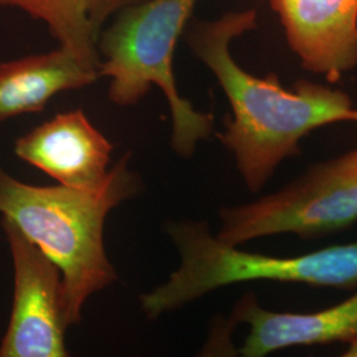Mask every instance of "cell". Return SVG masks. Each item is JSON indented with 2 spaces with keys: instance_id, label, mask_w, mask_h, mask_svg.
Segmentation results:
<instances>
[{
  "instance_id": "cell-7",
  "label": "cell",
  "mask_w": 357,
  "mask_h": 357,
  "mask_svg": "<svg viewBox=\"0 0 357 357\" xmlns=\"http://www.w3.org/2000/svg\"><path fill=\"white\" fill-rule=\"evenodd\" d=\"M113 143L84 110L56 114L15 142V153L59 184L98 190L110 174Z\"/></svg>"
},
{
  "instance_id": "cell-1",
  "label": "cell",
  "mask_w": 357,
  "mask_h": 357,
  "mask_svg": "<svg viewBox=\"0 0 357 357\" xmlns=\"http://www.w3.org/2000/svg\"><path fill=\"white\" fill-rule=\"evenodd\" d=\"M255 10L222 15L187 31L193 54L216 77L229 101L220 142L229 151L246 188H265L282 163L301 153V141L317 128L357 122V109L343 90L301 79L293 89L282 86L274 73L257 77L236 63L233 38L255 29Z\"/></svg>"
},
{
  "instance_id": "cell-9",
  "label": "cell",
  "mask_w": 357,
  "mask_h": 357,
  "mask_svg": "<svg viewBox=\"0 0 357 357\" xmlns=\"http://www.w3.org/2000/svg\"><path fill=\"white\" fill-rule=\"evenodd\" d=\"M233 323L249 326L238 355L265 357L290 347L349 343L357 339L356 293L315 312H277L261 306L255 294H245L231 312Z\"/></svg>"
},
{
  "instance_id": "cell-6",
  "label": "cell",
  "mask_w": 357,
  "mask_h": 357,
  "mask_svg": "<svg viewBox=\"0 0 357 357\" xmlns=\"http://www.w3.org/2000/svg\"><path fill=\"white\" fill-rule=\"evenodd\" d=\"M13 265L10 323L0 343V357H66L64 278L59 266L1 217Z\"/></svg>"
},
{
  "instance_id": "cell-5",
  "label": "cell",
  "mask_w": 357,
  "mask_h": 357,
  "mask_svg": "<svg viewBox=\"0 0 357 357\" xmlns=\"http://www.w3.org/2000/svg\"><path fill=\"white\" fill-rule=\"evenodd\" d=\"M216 236L238 245L293 234L319 240L357 222V149L308 167L281 190L220 209Z\"/></svg>"
},
{
  "instance_id": "cell-12",
  "label": "cell",
  "mask_w": 357,
  "mask_h": 357,
  "mask_svg": "<svg viewBox=\"0 0 357 357\" xmlns=\"http://www.w3.org/2000/svg\"><path fill=\"white\" fill-rule=\"evenodd\" d=\"M144 1L147 0H89L88 8H89L90 22L93 24L97 36L100 35V31H102L105 23L110 17H113L115 13Z\"/></svg>"
},
{
  "instance_id": "cell-2",
  "label": "cell",
  "mask_w": 357,
  "mask_h": 357,
  "mask_svg": "<svg viewBox=\"0 0 357 357\" xmlns=\"http://www.w3.org/2000/svg\"><path fill=\"white\" fill-rule=\"evenodd\" d=\"M130 156L119 159L102 187L91 191L26 184L0 166V216L61 270L69 326L81 321L93 294L118 280L105 250L103 228L112 209L141 191V180L128 167Z\"/></svg>"
},
{
  "instance_id": "cell-13",
  "label": "cell",
  "mask_w": 357,
  "mask_h": 357,
  "mask_svg": "<svg viewBox=\"0 0 357 357\" xmlns=\"http://www.w3.org/2000/svg\"><path fill=\"white\" fill-rule=\"evenodd\" d=\"M347 344H348V347H347V349H345L343 356L357 357V339L351 340V342H349V343H347Z\"/></svg>"
},
{
  "instance_id": "cell-10",
  "label": "cell",
  "mask_w": 357,
  "mask_h": 357,
  "mask_svg": "<svg viewBox=\"0 0 357 357\" xmlns=\"http://www.w3.org/2000/svg\"><path fill=\"white\" fill-rule=\"evenodd\" d=\"M98 68L64 47L0 64V123L43 112L54 96L93 85Z\"/></svg>"
},
{
  "instance_id": "cell-11",
  "label": "cell",
  "mask_w": 357,
  "mask_h": 357,
  "mask_svg": "<svg viewBox=\"0 0 357 357\" xmlns=\"http://www.w3.org/2000/svg\"><path fill=\"white\" fill-rule=\"evenodd\" d=\"M88 6L89 0H0V7L17 8L43 22L60 47L98 68V36L90 22Z\"/></svg>"
},
{
  "instance_id": "cell-3",
  "label": "cell",
  "mask_w": 357,
  "mask_h": 357,
  "mask_svg": "<svg viewBox=\"0 0 357 357\" xmlns=\"http://www.w3.org/2000/svg\"><path fill=\"white\" fill-rule=\"evenodd\" d=\"M167 233L180 255L168 281L141 296L149 319L180 310L206 294L255 281L302 283L337 290L357 289V243L332 245L291 257L261 255L221 241L203 221H176Z\"/></svg>"
},
{
  "instance_id": "cell-4",
  "label": "cell",
  "mask_w": 357,
  "mask_h": 357,
  "mask_svg": "<svg viewBox=\"0 0 357 357\" xmlns=\"http://www.w3.org/2000/svg\"><path fill=\"white\" fill-rule=\"evenodd\" d=\"M197 0H147L115 13L100 32L98 73L109 78V98L126 107L144 98L153 86L166 96L172 116L171 146L191 158L215 130L213 115L197 112L178 93L174 54Z\"/></svg>"
},
{
  "instance_id": "cell-8",
  "label": "cell",
  "mask_w": 357,
  "mask_h": 357,
  "mask_svg": "<svg viewBox=\"0 0 357 357\" xmlns=\"http://www.w3.org/2000/svg\"><path fill=\"white\" fill-rule=\"evenodd\" d=\"M302 66L337 82L357 66V0H270Z\"/></svg>"
}]
</instances>
